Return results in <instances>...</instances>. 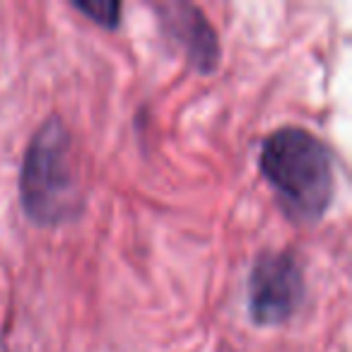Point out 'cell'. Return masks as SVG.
<instances>
[{
  "mask_svg": "<svg viewBox=\"0 0 352 352\" xmlns=\"http://www.w3.org/2000/svg\"><path fill=\"white\" fill-rule=\"evenodd\" d=\"M25 212L39 225H58L80 208L70 166V135L60 118H49L27 147L20 174Z\"/></svg>",
  "mask_w": 352,
  "mask_h": 352,
  "instance_id": "2",
  "label": "cell"
},
{
  "mask_svg": "<svg viewBox=\"0 0 352 352\" xmlns=\"http://www.w3.org/2000/svg\"><path fill=\"white\" fill-rule=\"evenodd\" d=\"M73 6L80 12H85V15H92L99 25H107V27H116L118 10H121L118 3H111V0H107V3H73Z\"/></svg>",
  "mask_w": 352,
  "mask_h": 352,
  "instance_id": "5",
  "label": "cell"
},
{
  "mask_svg": "<svg viewBox=\"0 0 352 352\" xmlns=\"http://www.w3.org/2000/svg\"><path fill=\"white\" fill-rule=\"evenodd\" d=\"M261 171L299 217L318 220L333 196V162L326 142L307 128L270 133L261 150Z\"/></svg>",
  "mask_w": 352,
  "mask_h": 352,
  "instance_id": "1",
  "label": "cell"
},
{
  "mask_svg": "<svg viewBox=\"0 0 352 352\" xmlns=\"http://www.w3.org/2000/svg\"><path fill=\"white\" fill-rule=\"evenodd\" d=\"M186 12H188V17H184V20L188 22V30L176 27V34L186 41L188 54H191L193 63H196L201 70H210L217 60V54H220L215 34H212V30L206 22V17L201 15V10L186 6Z\"/></svg>",
  "mask_w": 352,
  "mask_h": 352,
  "instance_id": "4",
  "label": "cell"
},
{
  "mask_svg": "<svg viewBox=\"0 0 352 352\" xmlns=\"http://www.w3.org/2000/svg\"><path fill=\"white\" fill-rule=\"evenodd\" d=\"M302 294V268L292 254H263L254 263L249 278V311L256 323H283L292 316Z\"/></svg>",
  "mask_w": 352,
  "mask_h": 352,
  "instance_id": "3",
  "label": "cell"
}]
</instances>
